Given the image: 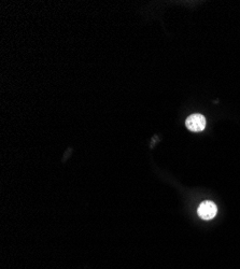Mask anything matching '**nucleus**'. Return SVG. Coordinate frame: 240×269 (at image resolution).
<instances>
[{"instance_id":"obj_2","label":"nucleus","mask_w":240,"mask_h":269,"mask_svg":"<svg viewBox=\"0 0 240 269\" xmlns=\"http://www.w3.org/2000/svg\"><path fill=\"white\" fill-rule=\"evenodd\" d=\"M198 215L203 220H211L213 219L218 212L217 205L213 202H209V200H206L199 205L198 207Z\"/></svg>"},{"instance_id":"obj_1","label":"nucleus","mask_w":240,"mask_h":269,"mask_svg":"<svg viewBox=\"0 0 240 269\" xmlns=\"http://www.w3.org/2000/svg\"><path fill=\"white\" fill-rule=\"evenodd\" d=\"M185 125H187V127L191 131L198 133V131H202L205 129L206 119L204 115L199 113H195L188 117L187 121H185Z\"/></svg>"}]
</instances>
